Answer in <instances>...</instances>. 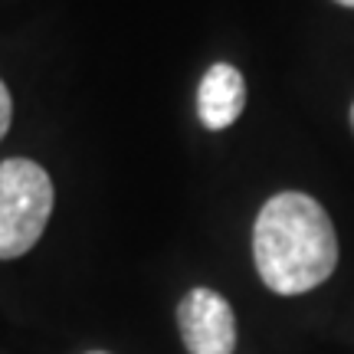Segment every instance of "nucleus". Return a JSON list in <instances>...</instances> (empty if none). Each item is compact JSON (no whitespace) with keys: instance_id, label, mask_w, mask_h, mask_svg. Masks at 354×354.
Here are the masks:
<instances>
[{"instance_id":"6e6552de","label":"nucleus","mask_w":354,"mask_h":354,"mask_svg":"<svg viewBox=\"0 0 354 354\" xmlns=\"http://www.w3.org/2000/svg\"><path fill=\"white\" fill-rule=\"evenodd\" d=\"M86 354H109V351H86Z\"/></svg>"},{"instance_id":"0eeeda50","label":"nucleus","mask_w":354,"mask_h":354,"mask_svg":"<svg viewBox=\"0 0 354 354\" xmlns=\"http://www.w3.org/2000/svg\"><path fill=\"white\" fill-rule=\"evenodd\" d=\"M335 3H342V7H348V10H354V0H335Z\"/></svg>"},{"instance_id":"39448f33","label":"nucleus","mask_w":354,"mask_h":354,"mask_svg":"<svg viewBox=\"0 0 354 354\" xmlns=\"http://www.w3.org/2000/svg\"><path fill=\"white\" fill-rule=\"evenodd\" d=\"M10 122H13V99H10V88L3 86V79H0V141L10 131Z\"/></svg>"},{"instance_id":"20e7f679","label":"nucleus","mask_w":354,"mask_h":354,"mask_svg":"<svg viewBox=\"0 0 354 354\" xmlns=\"http://www.w3.org/2000/svg\"><path fill=\"white\" fill-rule=\"evenodd\" d=\"M246 112V79L236 66L214 63L197 86V118L207 131H223Z\"/></svg>"},{"instance_id":"7ed1b4c3","label":"nucleus","mask_w":354,"mask_h":354,"mask_svg":"<svg viewBox=\"0 0 354 354\" xmlns=\"http://www.w3.org/2000/svg\"><path fill=\"white\" fill-rule=\"evenodd\" d=\"M177 331L187 354H233L240 342L233 305L207 286H197L180 299Z\"/></svg>"},{"instance_id":"f03ea898","label":"nucleus","mask_w":354,"mask_h":354,"mask_svg":"<svg viewBox=\"0 0 354 354\" xmlns=\"http://www.w3.org/2000/svg\"><path fill=\"white\" fill-rule=\"evenodd\" d=\"M56 190L46 167L30 158L0 161V259H20L46 233Z\"/></svg>"},{"instance_id":"423d86ee","label":"nucleus","mask_w":354,"mask_h":354,"mask_svg":"<svg viewBox=\"0 0 354 354\" xmlns=\"http://www.w3.org/2000/svg\"><path fill=\"white\" fill-rule=\"evenodd\" d=\"M348 125H351V135H354V102H351V109H348Z\"/></svg>"},{"instance_id":"f257e3e1","label":"nucleus","mask_w":354,"mask_h":354,"mask_svg":"<svg viewBox=\"0 0 354 354\" xmlns=\"http://www.w3.org/2000/svg\"><path fill=\"white\" fill-rule=\"evenodd\" d=\"M338 233L328 210L302 190H282L259 207L253 223V263L276 295H305L338 269Z\"/></svg>"}]
</instances>
